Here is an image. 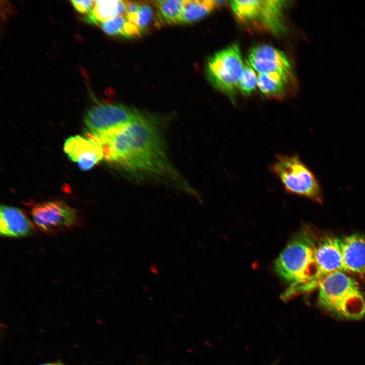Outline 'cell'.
Wrapping results in <instances>:
<instances>
[{
	"mask_svg": "<svg viewBox=\"0 0 365 365\" xmlns=\"http://www.w3.org/2000/svg\"><path fill=\"white\" fill-rule=\"evenodd\" d=\"M314 253L318 268V284L330 274L344 271L341 239L338 237L326 236L315 243Z\"/></svg>",
	"mask_w": 365,
	"mask_h": 365,
	"instance_id": "cell-11",
	"label": "cell"
},
{
	"mask_svg": "<svg viewBox=\"0 0 365 365\" xmlns=\"http://www.w3.org/2000/svg\"><path fill=\"white\" fill-rule=\"evenodd\" d=\"M184 1L161 0L153 2L162 19L167 23H181Z\"/></svg>",
	"mask_w": 365,
	"mask_h": 365,
	"instance_id": "cell-18",
	"label": "cell"
},
{
	"mask_svg": "<svg viewBox=\"0 0 365 365\" xmlns=\"http://www.w3.org/2000/svg\"><path fill=\"white\" fill-rule=\"evenodd\" d=\"M270 170L280 179L288 193L322 202L318 182L298 155H277Z\"/></svg>",
	"mask_w": 365,
	"mask_h": 365,
	"instance_id": "cell-4",
	"label": "cell"
},
{
	"mask_svg": "<svg viewBox=\"0 0 365 365\" xmlns=\"http://www.w3.org/2000/svg\"><path fill=\"white\" fill-rule=\"evenodd\" d=\"M317 287L319 303L327 311L348 319L365 315V299L358 284L343 271L326 276Z\"/></svg>",
	"mask_w": 365,
	"mask_h": 365,
	"instance_id": "cell-3",
	"label": "cell"
},
{
	"mask_svg": "<svg viewBox=\"0 0 365 365\" xmlns=\"http://www.w3.org/2000/svg\"><path fill=\"white\" fill-rule=\"evenodd\" d=\"M34 226L20 209L2 205L0 209V234L4 237H21L30 235Z\"/></svg>",
	"mask_w": 365,
	"mask_h": 365,
	"instance_id": "cell-13",
	"label": "cell"
},
{
	"mask_svg": "<svg viewBox=\"0 0 365 365\" xmlns=\"http://www.w3.org/2000/svg\"><path fill=\"white\" fill-rule=\"evenodd\" d=\"M141 2L125 1V7L124 15L127 19L132 22L140 6Z\"/></svg>",
	"mask_w": 365,
	"mask_h": 365,
	"instance_id": "cell-21",
	"label": "cell"
},
{
	"mask_svg": "<svg viewBox=\"0 0 365 365\" xmlns=\"http://www.w3.org/2000/svg\"><path fill=\"white\" fill-rule=\"evenodd\" d=\"M258 77L255 70L246 61L239 82V89L245 95L252 93L257 85Z\"/></svg>",
	"mask_w": 365,
	"mask_h": 365,
	"instance_id": "cell-19",
	"label": "cell"
},
{
	"mask_svg": "<svg viewBox=\"0 0 365 365\" xmlns=\"http://www.w3.org/2000/svg\"><path fill=\"white\" fill-rule=\"evenodd\" d=\"M223 1L211 0H187L184 1L181 23H191L207 15Z\"/></svg>",
	"mask_w": 365,
	"mask_h": 365,
	"instance_id": "cell-16",
	"label": "cell"
},
{
	"mask_svg": "<svg viewBox=\"0 0 365 365\" xmlns=\"http://www.w3.org/2000/svg\"><path fill=\"white\" fill-rule=\"evenodd\" d=\"M285 3L279 0L232 1L230 6L240 21L279 34L284 29L282 12Z\"/></svg>",
	"mask_w": 365,
	"mask_h": 365,
	"instance_id": "cell-6",
	"label": "cell"
},
{
	"mask_svg": "<svg viewBox=\"0 0 365 365\" xmlns=\"http://www.w3.org/2000/svg\"><path fill=\"white\" fill-rule=\"evenodd\" d=\"M315 243L307 233L301 232L288 242L276 260L275 271L287 285L282 296L283 300L317 286Z\"/></svg>",
	"mask_w": 365,
	"mask_h": 365,
	"instance_id": "cell-2",
	"label": "cell"
},
{
	"mask_svg": "<svg viewBox=\"0 0 365 365\" xmlns=\"http://www.w3.org/2000/svg\"><path fill=\"white\" fill-rule=\"evenodd\" d=\"M31 214L36 226L50 235L69 230L80 224L77 211L60 201L38 203L32 208Z\"/></svg>",
	"mask_w": 365,
	"mask_h": 365,
	"instance_id": "cell-7",
	"label": "cell"
},
{
	"mask_svg": "<svg viewBox=\"0 0 365 365\" xmlns=\"http://www.w3.org/2000/svg\"><path fill=\"white\" fill-rule=\"evenodd\" d=\"M290 78L278 72L260 74L258 76L257 86L268 97L281 98L285 94Z\"/></svg>",
	"mask_w": 365,
	"mask_h": 365,
	"instance_id": "cell-15",
	"label": "cell"
},
{
	"mask_svg": "<svg viewBox=\"0 0 365 365\" xmlns=\"http://www.w3.org/2000/svg\"><path fill=\"white\" fill-rule=\"evenodd\" d=\"M125 7V1H94L93 8L87 14L85 19L91 24H101L111 19L124 15Z\"/></svg>",
	"mask_w": 365,
	"mask_h": 365,
	"instance_id": "cell-14",
	"label": "cell"
},
{
	"mask_svg": "<svg viewBox=\"0 0 365 365\" xmlns=\"http://www.w3.org/2000/svg\"><path fill=\"white\" fill-rule=\"evenodd\" d=\"M247 61L259 74L278 72L292 76V66L287 57L282 51L268 45L252 48Z\"/></svg>",
	"mask_w": 365,
	"mask_h": 365,
	"instance_id": "cell-9",
	"label": "cell"
},
{
	"mask_svg": "<svg viewBox=\"0 0 365 365\" xmlns=\"http://www.w3.org/2000/svg\"><path fill=\"white\" fill-rule=\"evenodd\" d=\"M145 116L138 111L118 103H98L85 113L84 121L89 133L114 128Z\"/></svg>",
	"mask_w": 365,
	"mask_h": 365,
	"instance_id": "cell-8",
	"label": "cell"
},
{
	"mask_svg": "<svg viewBox=\"0 0 365 365\" xmlns=\"http://www.w3.org/2000/svg\"><path fill=\"white\" fill-rule=\"evenodd\" d=\"M64 150L68 158L77 163L82 170L90 169L103 158L99 144L88 136L69 137L65 142Z\"/></svg>",
	"mask_w": 365,
	"mask_h": 365,
	"instance_id": "cell-10",
	"label": "cell"
},
{
	"mask_svg": "<svg viewBox=\"0 0 365 365\" xmlns=\"http://www.w3.org/2000/svg\"><path fill=\"white\" fill-rule=\"evenodd\" d=\"M100 26L102 30L110 35L130 38L139 36L141 33L137 27L124 14L107 20L102 23Z\"/></svg>",
	"mask_w": 365,
	"mask_h": 365,
	"instance_id": "cell-17",
	"label": "cell"
},
{
	"mask_svg": "<svg viewBox=\"0 0 365 365\" xmlns=\"http://www.w3.org/2000/svg\"><path fill=\"white\" fill-rule=\"evenodd\" d=\"M344 271L365 275V237L352 234L341 239Z\"/></svg>",
	"mask_w": 365,
	"mask_h": 365,
	"instance_id": "cell-12",
	"label": "cell"
},
{
	"mask_svg": "<svg viewBox=\"0 0 365 365\" xmlns=\"http://www.w3.org/2000/svg\"><path fill=\"white\" fill-rule=\"evenodd\" d=\"M244 67L239 46L235 44L212 56L207 61L206 72L215 88L233 97L239 88Z\"/></svg>",
	"mask_w": 365,
	"mask_h": 365,
	"instance_id": "cell-5",
	"label": "cell"
},
{
	"mask_svg": "<svg viewBox=\"0 0 365 365\" xmlns=\"http://www.w3.org/2000/svg\"><path fill=\"white\" fill-rule=\"evenodd\" d=\"M153 16V11L150 4L141 2L138 11L132 20V23L142 33L150 25Z\"/></svg>",
	"mask_w": 365,
	"mask_h": 365,
	"instance_id": "cell-20",
	"label": "cell"
},
{
	"mask_svg": "<svg viewBox=\"0 0 365 365\" xmlns=\"http://www.w3.org/2000/svg\"><path fill=\"white\" fill-rule=\"evenodd\" d=\"M70 2L77 11L82 14H88L93 8L94 1L72 0Z\"/></svg>",
	"mask_w": 365,
	"mask_h": 365,
	"instance_id": "cell-22",
	"label": "cell"
},
{
	"mask_svg": "<svg viewBox=\"0 0 365 365\" xmlns=\"http://www.w3.org/2000/svg\"><path fill=\"white\" fill-rule=\"evenodd\" d=\"M40 365H64V364L60 363H58V362H53V363H44V364H42Z\"/></svg>",
	"mask_w": 365,
	"mask_h": 365,
	"instance_id": "cell-23",
	"label": "cell"
},
{
	"mask_svg": "<svg viewBox=\"0 0 365 365\" xmlns=\"http://www.w3.org/2000/svg\"><path fill=\"white\" fill-rule=\"evenodd\" d=\"M100 145L103 158L126 170L157 178L177 176L161 130L147 116L101 132L87 133Z\"/></svg>",
	"mask_w": 365,
	"mask_h": 365,
	"instance_id": "cell-1",
	"label": "cell"
}]
</instances>
